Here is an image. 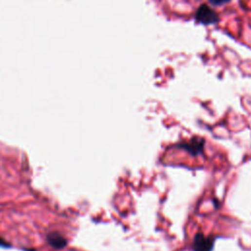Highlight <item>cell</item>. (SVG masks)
<instances>
[{
    "instance_id": "1",
    "label": "cell",
    "mask_w": 251,
    "mask_h": 251,
    "mask_svg": "<svg viewBox=\"0 0 251 251\" xmlns=\"http://www.w3.org/2000/svg\"><path fill=\"white\" fill-rule=\"evenodd\" d=\"M195 18L198 23L203 24V25H213V24L218 23V21H219L218 14L205 4L201 5L198 8Z\"/></svg>"
},
{
    "instance_id": "3",
    "label": "cell",
    "mask_w": 251,
    "mask_h": 251,
    "mask_svg": "<svg viewBox=\"0 0 251 251\" xmlns=\"http://www.w3.org/2000/svg\"><path fill=\"white\" fill-rule=\"evenodd\" d=\"M47 241L53 248L56 249H62L67 245L66 238L58 232H50L47 235Z\"/></svg>"
},
{
    "instance_id": "2",
    "label": "cell",
    "mask_w": 251,
    "mask_h": 251,
    "mask_svg": "<svg viewBox=\"0 0 251 251\" xmlns=\"http://www.w3.org/2000/svg\"><path fill=\"white\" fill-rule=\"evenodd\" d=\"M213 239L204 236L202 233H198L194 237L193 250L194 251H211L213 248Z\"/></svg>"
},
{
    "instance_id": "5",
    "label": "cell",
    "mask_w": 251,
    "mask_h": 251,
    "mask_svg": "<svg viewBox=\"0 0 251 251\" xmlns=\"http://www.w3.org/2000/svg\"><path fill=\"white\" fill-rule=\"evenodd\" d=\"M229 1H231V0H210V3L213 4V5H223V4H226L228 3Z\"/></svg>"
},
{
    "instance_id": "6",
    "label": "cell",
    "mask_w": 251,
    "mask_h": 251,
    "mask_svg": "<svg viewBox=\"0 0 251 251\" xmlns=\"http://www.w3.org/2000/svg\"><path fill=\"white\" fill-rule=\"evenodd\" d=\"M0 245H5V246H7V243H6L2 238H0Z\"/></svg>"
},
{
    "instance_id": "4",
    "label": "cell",
    "mask_w": 251,
    "mask_h": 251,
    "mask_svg": "<svg viewBox=\"0 0 251 251\" xmlns=\"http://www.w3.org/2000/svg\"><path fill=\"white\" fill-rule=\"evenodd\" d=\"M184 148L188 149L189 151L193 152V154H198L203 148V140L202 139H193L191 143L185 144Z\"/></svg>"
}]
</instances>
